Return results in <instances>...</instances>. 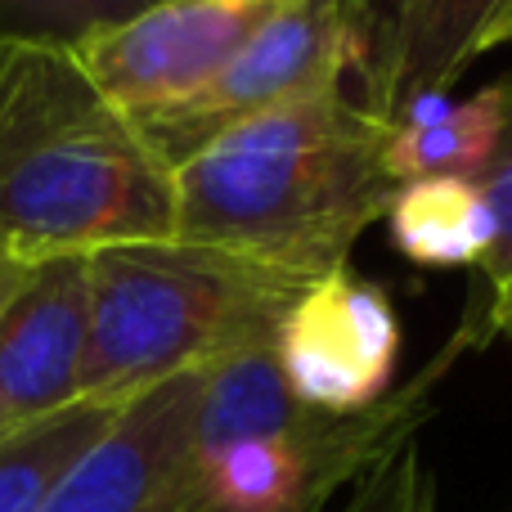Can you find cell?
<instances>
[{
  "label": "cell",
  "instance_id": "cell-8",
  "mask_svg": "<svg viewBox=\"0 0 512 512\" xmlns=\"http://www.w3.org/2000/svg\"><path fill=\"white\" fill-rule=\"evenodd\" d=\"M360 5V104L382 122L432 108L481 54L499 50L512 0H355Z\"/></svg>",
  "mask_w": 512,
  "mask_h": 512
},
{
  "label": "cell",
  "instance_id": "cell-11",
  "mask_svg": "<svg viewBox=\"0 0 512 512\" xmlns=\"http://www.w3.org/2000/svg\"><path fill=\"white\" fill-rule=\"evenodd\" d=\"M387 230L414 265L481 270L490 252V212L472 180H409L387 207Z\"/></svg>",
  "mask_w": 512,
  "mask_h": 512
},
{
  "label": "cell",
  "instance_id": "cell-12",
  "mask_svg": "<svg viewBox=\"0 0 512 512\" xmlns=\"http://www.w3.org/2000/svg\"><path fill=\"white\" fill-rule=\"evenodd\" d=\"M122 405L77 400L63 414L27 423L0 445V512H36L59 477L113 427Z\"/></svg>",
  "mask_w": 512,
  "mask_h": 512
},
{
  "label": "cell",
  "instance_id": "cell-16",
  "mask_svg": "<svg viewBox=\"0 0 512 512\" xmlns=\"http://www.w3.org/2000/svg\"><path fill=\"white\" fill-rule=\"evenodd\" d=\"M36 265H41V261H32V256L18 252L14 243L0 239V319H5V310L18 301V292L32 283Z\"/></svg>",
  "mask_w": 512,
  "mask_h": 512
},
{
  "label": "cell",
  "instance_id": "cell-19",
  "mask_svg": "<svg viewBox=\"0 0 512 512\" xmlns=\"http://www.w3.org/2000/svg\"><path fill=\"white\" fill-rule=\"evenodd\" d=\"M189 512H234V508H225V504H207V499H203V504L189 508Z\"/></svg>",
  "mask_w": 512,
  "mask_h": 512
},
{
  "label": "cell",
  "instance_id": "cell-5",
  "mask_svg": "<svg viewBox=\"0 0 512 512\" xmlns=\"http://www.w3.org/2000/svg\"><path fill=\"white\" fill-rule=\"evenodd\" d=\"M207 369L126 400L104 436L59 477L36 512H189L198 486V405Z\"/></svg>",
  "mask_w": 512,
  "mask_h": 512
},
{
  "label": "cell",
  "instance_id": "cell-14",
  "mask_svg": "<svg viewBox=\"0 0 512 512\" xmlns=\"http://www.w3.org/2000/svg\"><path fill=\"white\" fill-rule=\"evenodd\" d=\"M328 512H441L436 504V477L423 459L418 436L400 441L387 450L351 490L337 508Z\"/></svg>",
  "mask_w": 512,
  "mask_h": 512
},
{
  "label": "cell",
  "instance_id": "cell-13",
  "mask_svg": "<svg viewBox=\"0 0 512 512\" xmlns=\"http://www.w3.org/2000/svg\"><path fill=\"white\" fill-rule=\"evenodd\" d=\"M162 0H0V41L77 50L99 32L149 14Z\"/></svg>",
  "mask_w": 512,
  "mask_h": 512
},
{
  "label": "cell",
  "instance_id": "cell-21",
  "mask_svg": "<svg viewBox=\"0 0 512 512\" xmlns=\"http://www.w3.org/2000/svg\"><path fill=\"white\" fill-rule=\"evenodd\" d=\"M508 512H512V508H508Z\"/></svg>",
  "mask_w": 512,
  "mask_h": 512
},
{
  "label": "cell",
  "instance_id": "cell-10",
  "mask_svg": "<svg viewBox=\"0 0 512 512\" xmlns=\"http://www.w3.org/2000/svg\"><path fill=\"white\" fill-rule=\"evenodd\" d=\"M499 131H504V113L490 86L472 99L423 108L418 117L396 122L387 144V171L396 176V185H409V180H472L477 185L499 149Z\"/></svg>",
  "mask_w": 512,
  "mask_h": 512
},
{
  "label": "cell",
  "instance_id": "cell-15",
  "mask_svg": "<svg viewBox=\"0 0 512 512\" xmlns=\"http://www.w3.org/2000/svg\"><path fill=\"white\" fill-rule=\"evenodd\" d=\"M490 90H495L499 113H504V131H499V149H495V158H490L486 176L477 180V189L490 212V252H486V261H481V279L495 292L512 274V72L499 77Z\"/></svg>",
  "mask_w": 512,
  "mask_h": 512
},
{
  "label": "cell",
  "instance_id": "cell-17",
  "mask_svg": "<svg viewBox=\"0 0 512 512\" xmlns=\"http://www.w3.org/2000/svg\"><path fill=\"white\" fill-rule=\"evenodd\" d=\"M477 337H481V346H486L490 337H508L512 342V274L490 292L486 310H477Z\"/></svg>",
  "mask_w": 512,
  "mask_h": 512
},
{
  "label": "cell",
  "instance_id": "cell-20",
  "mask_svg": "<svg viewBox=\"0 0 512 512\" xmlns=\"http://www.w3.org/2000/svg\"><path fill=\"white\" fill-rule=\"evenodd\" d=\"M508 41H512V23H508V32H504V45H508Z\"/></svg>",
  "mask_w": 512,
  "mask_h": 512
},
{
  "label": "cell",
  "instance_id": "cell-2",
  "mask_svg": "<svg viewBox=\"0 0 512 512\" xmlns=\"http://www.w3.org/2000/svg\"><path fill=\"white\" fill-rule=\"evenodd\" d=\"M0 239L32 261L176 239V171L72 50L0 41Z\"/></svg>",
  "mask_w": 512,
  "mask_h": 512
},
{
  "label": "cell",
  "instance_id": "cell-4",
  "mask_svg": "<svg viewBox=\"0 0 512 512\" xmlns=\"http://www.w3.org/2000/svg\"><path fill=\"white\" fill-rule=\"evenodd\" d=\"M360 63V5L355 0H274L261 27L198 95L135 117L149 149L171 171L234 131L239 122L288 99L342 86Z\"/></svg>",
  "mask_w": 512,
  "mask_h": 512
},
{
  "label": "cell",
  "instance_id": "cell-6",
  "mask_svg": "<svg viewBox=\"0 0 512 512\" xmlns=\"http://www.w3.org/2000/svg\"><path fill=\"white\" fill-rule=\"evenodd\" d=\"M270 9L274 0H162L149 14L81 41L72 59L135 122L198 95Z\"/></svg>",
  "mask_w": 512,
  "mask_h": 512
},
{
  "label": "cell",
  "instance_id": "cell-3",
  "mask_svg": "<svg viewBox=\"0 0 512 512\" xmlns=\"http://www.w3.org/2000/svg\"><path fill=\"white\" fill-rule=\"evenodd\" d=\"M306 288L310 279L288 270L185 239L90 252L81 400L126 405L167 378L270 342Z\"/></svg>",
  "mask_w": 512,
  "mask_h": 512
},
{
  "label": "cell",
  "instance_id": "cell-7",
  "mask_svg": "<svg viewBox=\"0 0 512 512\" xmlns=\"http://www.w3.org/2000/svg\"><path fill=\"white\" fill-rule=\"evenodd\" d=\"M274 355L301 405L319 414H364L387 400L400 360V315L378 283L342 265L288 306Z\"/></svg>",
  "mask_w": 512,
  "mask_h": 512
},
{
  "label": "cell",
  "instance_id": "cell-9",
  "mask_svg": "<svg viewBox=\"0 0 512 512\" xmlns=\"http://www.w3.org/2000/svg\"><path fill=\"white\" fill-rule=\"evenodd\" d=\"M86 333L90 256H45L0 319V405L18 427L63 414L81 400Z\"/></svg>",
  "mask_w": 512,
  "mask_h": 512
},
{
  "label": "cell",
  "instance_id": "cell-18",
  "mask_svg": "<svg viewBox=\"0 0 512 512\" xmlns=\"http://www.w3.org/2000/svg\"><path fill=\"white\" fill-rule=\"evenodd\" d=\"M18 432V423H14V418H9L5 414V405H0V445H5L9 441V436H14Z\"/></svg>",
  "mask_w": 512,
  "mask_h": 512
},
{
  "label": "cell",
  "instance_id": "cell-1",
  "mask_svg": "<svg viewBox=\"0 0 512 512\" xmlns=\"http://www.w3.org/2000/svg\"><path fill=\"white\" fill-rule=\"evenodd\" d=\"M391 131L396 122L342 86L265 108L176 167V239L310 283L342 270L400 194L387 171Z\"/></svg>",
  "mask_w": 512,
  "mask_h": 512
}]
</instances>
